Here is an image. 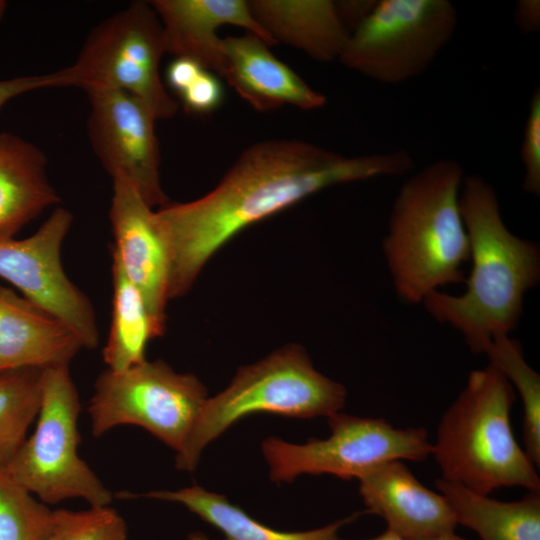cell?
Instances as JSON below:
<instances>
[{
  "label": "cell",
  "instance_id": "6da1fadb",
  "mask_svg": "<svg viewBox=\"0 0 540 540\" xmlns=\"http://www.w3.org/2000/svg\"><path fill=\"white\" fill-rule=\"evenodd\" d=\"M413 166L404 149L345 156L300 140L250 146L212 191L155 211L170 252L169 300L185 295L209 259L248 226L328 187L401 176Z\"/></svg>",
  "mask_w": 540,
  "mask_h": 540
},
{
  "label": "cell",
  "instance_id": "7a4b0ae2",
  "mask_svg": "<svg viewBox=\"0 0 540 540\" xmlns=\"http://www.w3.org/2000/svg\"><path fill=\"white\" fill-rule=\"evenodd\" d=\"M459 203L472 262L466 289L460 295L434 291L422 304L461 333L471 352L483 353L494 336L518 326L524 296L540 280V248L508 229L496 191L483 177L465 176Z\"/></svg>",
  "mask_w": 540,
  "mask_h": 540
},
{
  "label": "cell",
  "instance_id": "3957f363",
  "mask_svg": "<svg viewBox=\"0 0 540 540\" xmlns=\"http://www.w3.org/2000/svg\"><path fill=\"white\" fill-rule=\"evenodd\" d=\"M464 178L456 160L440 159L411 175L394 200L382 248L395 292L408 304L465 282L470 244L459 203Z\"/></svg>",
  "mask_w": 540,
  "mask_h": 540
},
{
  "label": "cell",
  "instance_id": "277c9868",
  "mask_svg": "<svg viewBox=\"0 0 540 540\" xmlns=\"http://www.w3.org/2000/svg\"><path fill=\"white\" fill-rule=\"evenodd\" d=\"M516 391L492 364L469 373L442 415L432 454L442 479L489 495L505 487L540 491L536 466L513 434Z\"/></svg>",
  "mask_w": 540,
  "mask_h": 540
},
{
  "label": "cell",
  "instance_id": "5b68a950",
  "mask_svg": "<svg viewBox=\"0 0 540 540\" xmlns=\"http://www.w3.org/2000/svg\"><path fill=\"white\" fill-rule=\"evenodd\" d=\"M345 387L318 372L306 351L287 345L257 363L238 369L230 385L208 398L183 446L175 466L196 469L203 449L240 419L255 413L313 418L339 412Z\"/></svg>",
  "mask_w": 540,
  "mask_h": 540
},
{
  "label": "cell",
  "instance_id": "8992f818",
  "mask_svg": "<svg viewBox=\"0 0 540 540\" xmlns=\"http://www.w3.org/2000/svg\"><path fill=\"white\" fill-rule=\"evenodd\" d=\"M80 410L69 365L43 369L36 427L5 470L47 505L73 498L96 507L112 502V493L79 456Z\"/></svg>",
  "mask_w": 540,
  "mask_h": 540
},
{
  "label": "cell",
  "instance_id": "52a82bcc",
  "mask_svg": "<svg viewBox=\"0 0 540 540\" xmlns=\"http://www.w3.org/2000/svg\"><path fill=\"white\" fill-rule=\"evenodd\" d=\"M457 26L449 0H380L349 34L338 60L373 81L401 84L426 71Z\"/></svg>",
  "mask_w": 540,
  "mask_h": 540
},
{
  "label": "cell",
  "instance_id": "ba28073f",
  "mask_svg": "<svg viewBox=\"0 0 540 540\" xmlns=\"http://www.w3.org/2000/svg\"><path fill=\"white\" fill-rule=\"evenodd\" d=\"M207 399L195 375L175 372L162 360L106 369L94 383L87 409L91 433L100 437L114 427L136 425L178 453Z\"/></svg>",
  "mask_w": 540,
  "mask_h": 540
},
{
  "label": "cell",
  "instance_id": "9c48e42d",
  "mask_svg": "<svg viewBox=\"0 0 540 540\" xmlns=\"http://www.w3.org/2000/svg\"><path fill=\"white\" fill-rule=\"evenodd\" d=\"M166 53L161 22L150 2L134 1L99 23L69 66L75 87L113 88L138 98L156 120L178 110L159 68Z\"/></svg>",
  "mask_w": 540,
  "mask_h": 540
},
{
  "label": "cell",
  "instance_id": "30bf717a",
  "mask_svg": "<svg viewBox=\"0 0 540 540\" xmlns=\"http://www.w3.org/2000/svg\"><path fill=\"white\" fill-rule=\"evenodd\" d=\"M331 434L298 445L270 437L262 452L272 481H291L300 474H332L343 480L359 479L391 460L421 462L432 454L423 427L395 428L384 418L334 413L327 417Z\"/></svg>",
  "mask_w": 540,
  "mask_h": 540
},
{
  "label": "cell",
  "instance_id": "8fae6325",
  "mask_svg": "<svg viewBox=\"0 0 540 540\" xmlns=\"http://www.w3.org/2000/svg\"><path fill=\"white\" fill-rule=\"evenodd\" d=\"M72 222L71 212L58 206L31 236L0 242V277L62 322L83 348L95 349L99 332L93 306L68 278L61 260Z\"/></svg>",
  "mask_w": 540,
  "mask_h": 540
},
{
  "label": "cell",
  "instance_id": "7c38bea8",
  "mask_svg": "<svg viewBox=\"0 0 540 540\" xmlns=\"http://www.w3.org/2000/svg\"><path fill=\"white\" fill-rule=\"evenodd\" d=\"M92 149L112 178L129 182L153 208L168 203L160 180L155 117L135 96L113 88L85 90Z\"/></svg>",
  "mask_w": 540,
  "mask_h": 540
},
{
  "label": "cell",
  "instance_id": "4fadbf2b",
  "mask_svg": "<svg viewBox=\"0 0 540 540\" xmlns=\"http://www.w3.org/2000/svg\"><path fill=\"white\" fill-rule=\"evenodd\" d=\"M109 209L116 259L138 289L160 336L169 301L170 252L155 211L125 179L114 177Z\"/></svg>",
  "mask_w": 540,
  "mask_h": 540
},
{
  "label": "cell",
  "instance_id": "5bb4252c",
  "mask_svg": "<svg viewBox=\"0 0 540 540\" xmlns=\"http://www.w3.org/2000/svg\"><path fill=\"white\" fill-rule=\"evenodd\" d=\"M358 480L366 511L383 518L387 530L413 540L455 533L458 524L448 500L422 485L401 460L384 462Z\"/></svg>",
  "mask_w": 540,
  "mask_h": 540
},
{
  "label": "cell",
  "instance_id": "9a60e30c",
  "mask_svg": "<svg viewBox=\"0 0 540 540\" xmlns=\"http://www.w3.org/2000/svg\"><path fill=\"white\" fill-rule=\"evenodd\" d=\"M163 29L166 53L191 59L224 78L226 58L222 25L246 29L268 46L277 44L252 16L244 0H154L150 2Z\"/></svg>",
  "mask_w": 540,
  "mask_h": 540
},
{
  "label": "cell",
  "instance_id": "2e32d148",
  "mask_svg": "<svg viewBox=\"0 0 540 540\" xmlns=\"http://www.w3.org/2000/svg\"><path fill=\"white\" fill-rule=\"evenodd\" d=\"M268 47L249 32L223 39L224 79L228 84L258 111H269L285 104L303 110L323 107L326 97L277 59Z\"/></svg>",
  "mask_w": 540,
  "mask_h": 540
},
{
  "label": "cell",
  "instance_id": "e0dca14e",
  "mask_svg": "<svg viewBox=\"0 0 540 540\" xmlns=\"http://www.w3.org/2000/svg\"><path fill=\"white\" fill-rule=\"evenodd\" d=\"M82 348L62 322L0 285V374L69 365Z\"/></svg>",
  "mask_w": 540,
  "mask_h": 540
},
{
  "label": "cell",
  "instance_id": "ac0fdd59",
  "mask_svg": "<svg viewBox=\"0 0 540 540\" xmlns=\"http://www.w3.org/2000/svg\"><path fill=\"white\" fill-rule=\"evenodd\" d=\"M47 159L31 142L0 133V242L60 202L47 176Z\"/></svg>",
  "mask_w": 540,
  "mask_h": 540
},
{
  "label": "cell",
  "instance_id": "d6986e66",
  "mask_svg": "<svg viewBox=\"0 0 540 540\" xmlns=\"http://www.w3.org/2000/svg\"><path fill=\"white\" fill-rule=\"evenodd\" d=\"M250 12L276 42L319 62L338 60L349 36L331 0H251Z\"/></svg>",
  "mask_w": 540,
  "mask_h": 540
},
{
  "label": "cell",
  "instance_id": "ffe728a7",
  "mask_svg": "<svg viewBox=\"0 0 540 540\" xmlns=\"http://www.w3.org/2000/svg\"><path fill=\"white\" fill-rule=\"evenodd\" d=\"M435 485L452 507L457 524L475 531L481 540H540V491L504 502L442 478Z\"/></svg>",
  "mask_w": 540,
  "mask_h": 540
},
{
  "label": "cell",
  "instance_id": "44dd1931",
  "mask_svg": "<svg viewBox=\"0 0 540 540\" xmlns=\"http://www.w3.org/2000/svg\"><path fill=\"white\" fill-rule=\"evenodd\" d=\"M142 496L184 505L202 520L219 529L225 536L223 540H338L339 530L360 515L354 513L313 530L288 532L260 523L240 507L230 503L225 496L196 485L175 491H152ZM187 540L213 539L202 532H193L188 535Z\"/></svg>",
  "mask_w": 540,
  "mask_h": 540
},
{
  "label": "cell",
  "instance_id": "7402d4cb",
  "mask_svg": "<svg viewBox=\"0 0 540 540\" xmlns=\"http://www.w3.org/2000/svg\"><path fill=\"white\" fill-rule=\"evenodd\" d=\"M112 312L110 329L102 350L107 369L123 371L146 359L150 340L160 337L143 297L112 258Z\"/></svg>",
  "mask_w": 540,
  "mask_h": 540
},
{
  "label": "cell",
  "instance_id": "603a6c76",
  "mask_svg": "<svg viewBox=\"0 0 540 540\" xmlns=\"http://www.w3.org/2000/svg\"><path fill=\"white\" fill-rule=\"evenodd\" d=\"M43 369L20 368L0 374V468L5 469L36 420L42 397Z\"/></svg>",
  "mask_w": 540,
  "mask_h": 540
},
{
  "label": "cell",
  "instance_id": "cb8c5ba5",
  "mask_svg": "<svg viewBox=\"0 0 540 540\" xmlns=\"http://www.w3.org/2000/svg\"><path fill=\"white\" fill-rule=\"evenodd\" d=\"M483 354L520 394L523 405L524 450L540 466V375L526 362L520 343L508 334L494 336Z\"/></svg>",
  "mask_w": 540,
  "mask_h": 540
},
{
  "label": "cell",
  "instance_id": "d4e9b609",
  "mask_svg": "<svg viewBox=\"0 0 540 540\" xmlns=\"http://www.w3.org/2000/svg\"><path fill=\"white\" fill-rule=\"evenodd\" d=\"M53 510L0 468V540H44Z\"/></svg>",
  "mask_w": 540,
  "mask_h": 540
},
{
  "label": "cell",
  "instance_id": "484cf974",
  "mask_svg": "<svg viewBox=\"0 0 540 540\" xmlns=\"http://www.w3.org/2000/svg\"><path fill=\"white\" fill-rule=\"evenodd\" d=\"M44 540H127V525L110 506L57 509Z\"/></svg>",
  "mask_w": 540,
  "mask_h": 540
},
{
  "label": "cell",
  "instance_id": "4316f807",
  "mask_svg": "<svg viewBox=\"0 0 540 540\" xmlns=\"http://www.w3.org/2000/svg\"><path fill=\"white\" fill-rule=\"evenodd\" d=\"M520 158L524 167L522 188L540 196V89L537 87L530 99L525 122Z\"/></svg>",
  "mask_w": 540,
  "mask_h": 540
},
{
  "label": "cell",
  "instance_id": "83f0119b",
  "mask_svg": "<svg viewBox=\"0 0 540 540\" xmlns=\"http://www.w3.org/2000/svg\"><path fill=\"white\" fill-rule=\"evenodd\" d=\"M179 96L187 110L205 114L221 104L223 89L218 77L204 69Z\"/></svg>",
  "mask_w": 540,
  "mask_h": 540
},
{
  "label": "cell",
  "instance_id": "f1b7e54d",
  "mask_svg": "<svg viewBox=\"0 0 540 540\" xmlns=\"http://www.w3.org/2000/svg\"><path fill=\"white\" fill-rule=\"evenodd\" d=\"M70 86H74V80L69 67L43 75L0 80V109L12 98L33 90Z\"/></svg>",
  "mask_w": 540,
  "mask_h": 540
},
{
  "label": "cell",
  "instance_id": "f546056e",
  "mask_svg": "<svg viewBox=\"0 0 540 540\" xmlns=\"http://www.w3.org/2000/svg\"><path fill=\"white\" fill-rule=\"evenodd\" d=\"M203 70L204 68L197 62L177 57L167 67L166 81L170 88L179 95Z\"/></svg>",
  "mask_w": 540,
  "mask_h": 540
},
{
  "label": "cell",
  "instance_id": "4dcf8cb0",
  "mask_svg": "<svg viewBox=\"0 0 540 540\" xmlns=\"http://www.w3.org/2000/svg\"><path fill=\"white\" fill-rule=\"evenodd\" d=\"M377 1H335L339 19L351 32L369 15ZM350 32V33H351Z\"/></svg>",
  "mask_w": 540,
  "mask_h": 540
},
{
  "label": "cell",
  "instance_id": "1f68e13d",
  "mask_svg": "<svg viewBox=\"0 0 540 540\" xmlns=\"http://www.w3.org/2000/svg\"><path fill=\"white\" fill-rule=\"evenodd\" d=\"M514 21L523 33H536L540 30V1L520 0L515 6Z\"/></svg>",
  "mask_w": 540,
  "mask_h": 540
},
{
  "label": "cell",
  "instance_id": "d6a6232c",
  "mask_svg": "<svg viewBox=\"0 0 540 540\" xmlns=\"http://www.w3.org/2000/svg\"><path fill=\"white\" fill-rule=\"evenodd\" d=\"M367 540H413V539H407V538L401 537L386 529V531L380 534L379 536H376L374 538L367 539ZM431 540H472V539H467V538L457 535L456 533H452V534H448V535H445L436 539H431Z\"/></svg>",
  "mask_w": 540,
  "mask_h": 540
},
{
  "label": "cell",
  "instance_id": "836d02e7",
  "mask_svg": "<svg viewBox=\"0 0 540 540\" xmlns=\"http://www.w3.org/2000/svg\"><path fill=\"white\" fill-rule=\"evenodd\" d=\"M7 8V3L3 0H0V21L2 20Z\"/></svg>",
  "mask_w": 540,
  "mask_h": 540
}]
</instances>
